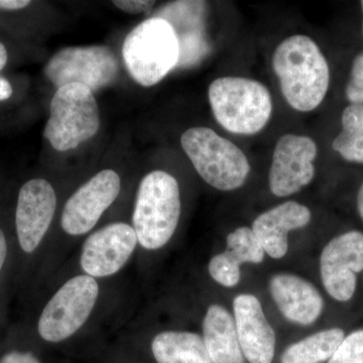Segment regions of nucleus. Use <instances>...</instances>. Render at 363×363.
Listing matches in <instances>:
<instances>
[{
    "mask_svg": "<svg viewBox=\"0 0 363 363\" xmlns=\"http://www.w3.org/2000/svg\"><path fill=\"white\" fill-rule=\"evenodd\" d=\"M286 102L298 111H314L323 101L330 83L328 63L316 43L296 35L279 45L272 57Z\"/></svg>",
    "mask_w": 363,
    "mask_h": 363,
    "instance_id": "1",
    "label": "nucleus"
},
{
    "mask_svg": "<svg viewBox=\"0 0 363 363\" xmlns=\"http://www.w3.org/2000/svg\"><path fill=\"white\" fill-rule=\"evenodd\" d=\"M181 215L180 188L162 171L147 174L136 195L133 228L145 250H159L175 233Z\"/></svg>",
    "mask_w": 363,
    "mask_h": 363,
    "instance_id": "2",
    "label": "nucleus"
},
{
    "mask_svg": "<svg viewBox=\"0 0 363 363\" xmlns=\"http://www.w3.org/2000/svg\"><path fill=\"white\" fill-rule=\"evenodd\" d=\"M208 97L215 119L229 133L255 135L271 118V94L259 81L218 78L210 84Z\"/></svg>",
    "mask_w": 363,
    "mask_h": 363,
    "instance_id": "3",
    "label": "nucleus"
},
{
    "mask_svg": "<svg viewBox=\"0 0 363 363\" xmlns=\"http://www.w3.org/2000/svg\"><path fill=\"white\" fill-rule=\"evenodd\" d=\"M123 56L136 82L150 87L178 66L180 49L174 28L160 18H147L125 38Z\"/></svg>",
    "mask_w": 363,
    "mask_h": 363,
    "instance_id": "4",
    "label": "nucleus"
},
{
    "mask_svg": "<svg viewBox=\"0 0 363 363\" xmlns=\"http://www.w3.org/2000/svg\"><path fill=\"white\" fill-rule=\"evenodd\" d=\"M181 145L197 173L212 187L236 190L247 180L250 172L247 156L211 128L200 126L186 130Z\"/></svg>",
    "mask_w": 363,
    "mask_h": 363,
    "instance_id": "5",
    "label": "nucleus"
},
{
    "mask_svg": "<svg viewBox=\"0 0 363 363\" xmlns=\"http://www.w3.org/2000/svg\"><path fill=\"white\" fill-rule=\"evenodd\" d=\"M99 111L89 88L72 83L57 89L50 106L44 135L59 152L74 150L96 135Z\"/></svg>",
    "mask_w": 363,
    "mask_h": 363,
    "instance_id": "6",
    "label": "nucleus"
},
{
    "mask_svg": "<svg viewBox=\"0 0 363 363\" xmlns=\"http://www.w3.org/2000/svg\"><path fill=\"white\" fill-rule=\"evenodd\" d=\"M118 72L116 54L107 45L65 48L56 52L45 67V77L57 89L78 83L92 92L112 84Z\"/></svg>",
    "mask_w": 363,
    "mask_h": 363,
    "instance_id": "7",
    "label": "nucleus"
},
{
    "mask_svg": "<svg viewBox=\"0 0 363 363\" xmlns=\"http://www.w3.org/2000/svg\"><path fill=\"white\" fill-rule=\"evenodd\" d=\"M99 288L96 279L78 276L62 286L45 306L39 320L40 337L60 342L78 331L90 316Z\"/></svg>",
    "mask_w": 363,
    "mask_h": 363,
    "instance_id": "8",
    "label": "nucleus"
},
{
    "mask_svg": "<svg viewBox=\"0 0 363 363\" xmlns=\"http://www.w3.org/2000/svg\"><path fill=\"white\" fill-rule=\"evenodd\" d=\"M363 271V233L353 230L329 241L320 257L325 290L339 302H347L357 290V274Z\"/></svg>",
    "mask_w": 363,
    "mask_h": 363,
    "instance_id": "9",
    "label": "nucleus"
},
{
    "mask_svg": "<svg viewBox=\"0 0 363 363\" xmlns=\"http://www.w3.org/2000/svg\"><path fill=\"white\" fill-rule=\"evenodd\" d=\"M317 150L316 143L308 136L292 133L281 136L274 147L269 169L272 194L286 197L311 183Z\"/></svg>",
    "mask_w": 363,
    "mask_h": 363,
    "instance_id": "10",
    "label": "nucleus"
},
{
    "mask_svg": "<svg viewBox=\"0 0 363 363\" xmlns=\"http://www.w3.org/2000/svg\"><path fill=\"white\" fill-rule=\"evenodd\" d=\"M121 178L104 169L71 196L62 214V227L71 235H81L93 228L121 192Z\"/></svg>",
    "mask_w": 363,
    "mask_h": 363,
    "instance_id": "11",
    "label": "nucleus"
},
{
    "mask_svg": "<svg viewBox=\"0 0 363 363\" xmlns=\"http://www.w3.org/2000/svg\"><path fill=\"white\" fill-rule=\"evenodd\" d=\"M138 238L133 227L113 223L91 234L83 245L81 266L88 276L102 278L116 274L135 252Z\"/></svg>",
    "mask_w": 363,
    "mask_h": 363,
    "instance_id": "12",
    "label": "nucleus"
},
{
    "mask_svg": "<svg viewBox=\"0 0 363 363\" xmlns=\"http://www.w3.org/2000/svg\"><path fill=\"white\" fill-rule=\"evenodd\" d=\"M56 207V193L49 182L33 179L21 187L16 225L23 252L32 253L39 247L51 225Z\"/></svg>",
    "mask_w": 363,
    "mask_h": 363,
    "instance_id": "13",
    "label": "nucleus"
},
{
    "mask_svg": "<svg viewBox=\"0 0 363 363\" xmlns=\"http://www.w3.org/2000/svg\"><path fill=\"white\" fill-rule=\"evenodd\" d=\"M234 322L241 350L250 363H272L276 350V334L262 304L250 294L238 296L233 302Z\"/></svg>",
    "mask_w": 363,
    "mask_h": 363,
    "instance_id": "14",
    "label": "nucleus"
},
{
    "mask_svg": "<svg viewBox=\"0 0 363 363\" xmlns=\"http://www.w3.org/2000/svg\"><path fill=\"white\" fill-rule=\"evenodd\" d=\"M205 4L201 1H177L162 7L154 18L168 21L179 42V68L195 65L209 51L204 33Z\"/></svg>",
    "mask_w": 363,
    "mask_h": 363,
    "instance_id": "15",
    "label": "nucleus"
},
{
    "mask_svg": "<svg viewBox=\"0 0 363 363\" xmlns=\"http://www.w3.org/2000/svg\"><path fill=\"white\" fill-rule=\"evenodd\" d=\"M269 290L279 311L294 323L311 325L323 311L324 301L317 289L295 274H277Z\"/></svg>",
    "mask_w": 363,
    "mask_h": 363,
    "instance_id": "16",
    "label": "nucleus"
},
{
    "mask_svg": "<svg viewBox=\"0 0 363 363\" xmlns=\"http://www.w3.org/2000/svg\"><path fill=\"white\" fill-rule=\"evenodd\" d=\"M310 221L311 212L308 207L288 201L260 214L252 229L264 252L272 259H281L288 252L289 233L307 226Z\"/></svg>",
    "mask_w": 363,
    "mask_h": 363,
    "instance_id": "17",
    "label": "nucleus"
},
{
    "mask_svg": "<svg viewBox=\"0 0 363 363\" xmlns=\"http://www.w3.org/2000/svg\"><path fill=\"white\" fill-rule=\"evenodd\" d=\"M203 340L213 363H245L235 322L225 308L211 305L203 322Z\"/></svg>",
    "mask_w": 363,
    "mask_h": 363,
    "instance_id": "18",
    "label": "nucleus"
},
{
    "mask_svg": "<svg viewBox=\"0 0 363 363\" xmlns=\"http://www.w3.org/2000/svg\"><path fill=\"white\" fill-rule=\"evenodd\" d=\"M152 350L157 363H213L201 336L191 332H162Z\"/></svg>",
    "mask_w": 363,
    "mask_h": 363,
    "instance_id": "19",
    "label": "nucleus"
},
{
    "mask_svg": "<svg viewBox=\"0 0 363 363\" xmlns=\"http://www.w3.org/2000/svg\"><path fill=\"white\" fill-rule=\"evenodd\" d=\"M345 334L340 328L327 329L293 344L283 353L281 363H322L330 359Z\"/></svg>",
    "mask_w": 363,
    "mask_h": 363,
    "instance_id": "20",
    "label": "nucleus"
},
{
    "mask_svg": "<svg viewBox=\"0 0 363 363\" xmlns=\"http://www.w3.org/2000/svg\"><path fill=\"white\" fill-rule=\"evenodd\" d=\"M342 130L332 143V149L348 162H363V105L350 104L344 109Z\"/></svg>",
    "mask_w": 363,
    "mask_h": 363,
    "instance_id": "21",
    "label": "nucleus"
},
{
    "mask_svg": "<svg viewBox=\"0 0 363 363\" xmlns=\"http://www.w3.org/2000/svg\"><path fill=\"white\" fill-rule=\"evenodd\" d=\"M226 252L240 264H260L264 259V247L252 229L240 227L227 236Z\"/></svg>",
    "mask_w": 363,
    "mask_h": 363,
    "instance_id": "22",
    "label": "nucleus"
},
{
    "mask_svg": "<svg viewBox=\"0 0 363 363\" xmlns=\"http://www.w3.org/2000/svg\"><path fill=\"white\" fill-rule=\"evenodd\" d=\"M240 262H236L225 250L210 260L208 269L215 281L226 288H233L240 281Z\"/></svg>",
    "mask_w": 363,
    "mask_h": 363,
    "instance_id": "23",
    "label": "nucleus"
},
{
    "mask_svg": "<svg viewBox=\"0 0 363 363\" xmlns=\"http://www.w3.org/2000/svg\"><path fill=\"white\" fill-rule=\"evenodd\" d=\"M327 363H363V329L344 337Z\"/></svg>",
    "mask_w": 363,
    "mask_h": 363,
    "instance_id": "24",
    "label": "nucleus"
},
{
    "mask_svg": "<svg viewBox=\"0 0 363 363\" xmlns=\"http://www.w3.org/2000/svg\"><path fill=\"white\" fill-rule=\"evenodd\" d=\"M345 94L351 104L363 105V52L358 54L353 61Z\"/></svg>",
    "mask_w": 363,
    "mask_h": 363,
    "instance_id": "25",
    "label": "nucleus"
},
{
    "mask_svg": "<svg viewBox=\"0 0 363 363\" xmlns=\"http://www.w3.org/2000/svg\"><path fill=\"white\" fill-rule=\"evenodd\" d=\"M123 11L128 13H145L149 14L150 9L154 6L155 1H145V0H116L112 2Z\"/></svg>",
    "mask_w": 363,
    "mask_h": 363,
    "instance_id": "26",
    "label": "nucleus"
},
{
    "mask_svg": "<svg viewBox=\"0 0 363 363\" xmlns=\"http://www.w3.org/2000/svg\"><path fill=\"white\" fill-rule=\"evenodd\" d=\"M0 363H40V360L32 352L11 351L0 358Z\"/></svg>",
    "mask_w": 363,
    "mask_h": 363,
    "instance_id": "27",
    "label": "nucleus"
},
{
    "mask_svg": "<svg viewBox=\"0 0 363 363\" xmlns=\"http://www.w3.org/2000/svg\"><path fill=\"white\" fill-rule=\"evenodd\" d=\"M28 4H30L28 0H0V9H6V11L25 9Z\"/></svg>",
    "mask_w": 363,
    "mask_h": 363,
    "instance_id": "28",
    "label": "nucleus"
},
{
    "mask_svg": "<svg viewBox=\"0 0 363 363\" xmlns=\"http://www.w3.org/2000/svg\"><path fill=\"white\" fill-rule=\"evenodd\" d=\"M13 95V88L6 79L0 77V101L9 99Z\"/></svg>",
    "mask_w": 363,
    "mask_h": 363,
    "instance_id": "29",
    "label": "nucleus"
},
{
    "mask_svg": "<svg viewBox=\"0 0 363 363\" xmlns=\"http://www.w3.org/2000/svg\"><path fill=\"white\" fill-rule=\"evenodd\" d=\"M6 252L7 245L6 236H4V233H2L1 229H0V272H1L2 267H4V262H6Z\"/></svg>",
    "mask_w": 363,
    "mask_h": 363,
    "instance_id": "30",
    "label": "nucleus"
},
{
    "mask_svg": "<svg viewBox=\"0 0 363 363\" xmlns=\"http://www.w3.org/2000/svg\"><path fill=\"white\" fill-rule=\"evenodd\" d=\"M7 51L6 47L0 43V70L6 65Z\"/></svg>",
    "mask_w": 363,
    "mask_h": 363,
    "instance_id": "31",
    "label": "nucleus"
},
{
    "mask_svg": "<svg viewBox=\"0 0 363 363\" xmlns=\"http://www.w3.org/2000/svg\"><path fill=\"white\" fill-rule=\"evenodd\" d=\"M357 209L359 212L360 216L363 219V184L362 187L359 188L357 194Z\"/></svg>",
    "mask_w": 363,
    "mask_h": 363,
    "instance_id": "32",
    "label": "nucleus"
},
{
    "mask_svg": "<svg viewBox=\"0 0 363 363\" xmlns=\"http://www.w3.org/2000/svg\"><path fill=\"white\" fill-rule=\"evenodd\" d=\"M360 4H362V14H363V1L360 2ZM362 33H363V21H362Z\"/></svg>",
    "mask_w": 363,
    "mask_h": 363,
    "instance_id": "33",
    "label": "nucleus"
}]
</instances>
